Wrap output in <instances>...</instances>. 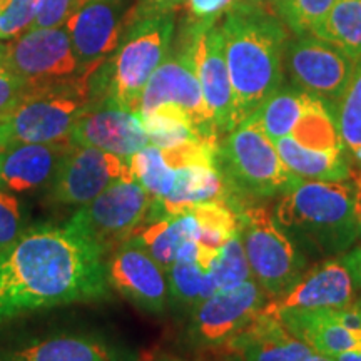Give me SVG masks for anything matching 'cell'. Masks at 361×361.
Listing matches in <instances>:
<instances>
[{"instance_id":"43","label":"cell","mask_w":361,"mask_h":361,"mask_svg":"<svg viewBox=\"0 0 361 361\" xmlns=\"http://www.w3.org/2000/svg\"><path fill=\"white\" fill-rule=\"evenodd\" d=\"M333 361H361V350H353L346 351V353H341L335 356V358H329Z\"/></svg>"},{"instance_id":"40","label":"cell","mask_w":361,"mask_h":361,"mask_svg":"<svg viewBox=\"0 0 361 361\" xmlns=\"http://www.w3.org/2000/svg\"><path fill=\"white\" fill-rule=\"evenodd\" d=\"M24 80L17 78L13 72L0 64V116H4L16 106L22 92H24Z\"/></svg>"},{"instance_id":"17","label":"cell","mask_w":361,"mask_h":361,"mask_svg":"<svg viewBox=\"0 0 361 361\" xmlns=\"http://www.w3.org/2000/svg\"><path fill=\"white\" fill-rule=\"evenodd\" d=\"M111 288L139 310L159 316L166 311L169 288L166 271L152 258L137 236L126 239L107 258Z\"/></svg>"},{"instance_id":"33","label":"cell","mask_w":361,"mask_h":361,"mask_svg":"<svg viewBox=\"0 0 361 361\" xmlns=\"http://www.w3.org/2000/svg\"><path fill=\"white\" fill-rule=\"evenodd\" d=\"M335 2L336 0H268L271 11L298 35L311 32Z\"/></svg>"},{"instance_id":"30","label":"cell","mask_w":361,"mask_h":361,"mask_svg":"<svg viewBox=\"0 0 361 361\" xmlns=\"http://www.w3.org/2000/svg\"><path fill=\"white\" fill-rule=\"evenodd\" d=\"M200 224L201 246L219 251L229 239L239 233V219L233 206L226 201H209L194 206L191 209Z\"/></svg>"},{"instance_id":"2","label":"cell","mask_w":361,"mask_h":361,"mask_svg":"<svg viewBox=\"0 0 361 361\" xmlns=\"http://www.w3.org/2000/svg\"><path fill=\"white\" fill-rule=\"evenodd\" d=\"M219 27L239 124L281 87L286 25L263 2H250L226 13Z\"/></svg>"},{"instance_id":"37","label":"cell","mask_w":361,"mask_h":361,"mask_svg":"<svg viewBox=\"0 0 361 361\" xmlns=\"http://www.w3.org/2000/svg\"><path fill=\"white\" fill-rule=\"evenodd\" d=\"M25 229L20 201L12 192L0 189V251L17 241Z\"/></svg>"},{"instance_id":"11","label":"cell","mask_w":361,"mask_h":361,"mask_svg":"<svg viewBox=\"0 0 361 361\" xmlns=\"http://www.w3.org/2000/svg\"><path fill=\"white\" fill-rule=\"evenodd\" d=\"M0 361H139L137 355L97 329H52L0 343Z\"/></svg>"},{"instance_id":"16","label":"cell","mask_w":361,"mask_h":361,"mask_svg":"<svg viewBox=\"0 0 361 361\" xmlns=\"http://www.w3.org/2000/svg\"><path fill=\"white\" fill-rule=\"evenodd\" d=\"M69 141L74 146L111 152L124 161L149 144L139 112L124 109L106 97L90 99L72 126Z\"/></svg>"},{"instance_id":"24","label":"cell","mask_w":361,"mask_h":361,"mask_svg":"<svg viewBox=\"0 0 361 361\" xmlns=\"http://www.w3.org/2000/svg\"><path fill=\"white\" fill-rule=\"evenodd\" d=\"M288 171L305 180L336 183L350 178L345 149H314L301 146L291 135L273 141Z\"/></svg>"},{"instance_id":"28","label":"cell","mask_w":361,"mask_h":361,"mask_svg":"<svg viewBox=\"0 0 361 361\" xmlns=\"http://www.w3.org/2000/svg\"><path fill=\"white\" fill-rule=\"evenodd\" d=\"M139 116L149 144L159 149L176 147L192 141H207L196 129L191 117L173 104H162L156 109Z\"/></svg>"},{"instance_id":"14","label":"cell","mask_w":361,"mask_h":361,"mask_svg":"<svg viewBox=\"0 0 361 361\" xmlns=\"http://www.w3.org/2000/svg\"><path fill=\"white\" fill-rule=\"evenodd\" d=\"M133 178L128 161L96 147L67 149L49 184V201L61 206H85L116 180Z\"/></svg>"},{"instance_id":"20","label":"cell","mask_w":361,"mask_h":361,"mask_svg":"<svg viewBox=\"0 0 361 361\" xmlns=\"http://www.w3.org/2000/svg\"><path fill=\"white\" fill-rule=\"evenodd\" d=\"M71 141L0 147V189L29 192L49 188Z\"/></svg>"},{"instance_id":"6","label":"cell","mask_w":361,"mask_h":361,"mask_svg":"<svg viewBox=\"0 0 361 361\" xmlns=\"http://www.w3.org/2000/svg\"><path fill=\"white\" fill-rule=\"evenodd\" d=\"M219 168L233 188L258 197L284 194L300 180L255 117L239 123L219 144Z\"/></svg>"},{"instance_id":"5","label":"cell","mask_w":361,"mask_h":361,"mask_svg":"<svg viewBox=\"0 0 361 361\" xmlns=\"http://www.w3.org/2000/svg\"><path fill=\"white\" fill-rule=\"evenodd\" d=\"M94 72L59 82L25 85L16 106L0 116V147L69 141L72 126L92 99Z\"/></svg>"},{"instance_id":"12","label":"cell","mask_w":361,"mask_h":361,"mask_svg":"<svg viewBox=\"0 0 361 361\" xmlns=\"http://www.w3.org/2000/svg\"><path fill=\"white\" fill-rule=\"evenodd\" d=\"M266 303V293L255 279L221 290L194 306L186 340L194 348L228 346Z\"/></svg>"},{"instance_id":"29","label":"cell","mask_w":361,"mask_h":361,"mask_svg":"<svg viewBox=\"0 0 361 361\" xmlns=\"http://www.w3.org/2000/svg\"><path fill=\"white\" fill-rule=\"evenodd\" d=\"M290 135L306 147L345 149L336 126L335 112L318 97L311 99L310 106L306 107L305 114Z\"/></svg>"},{"instance_id":"8","label":"cell","mask_w":361,"mask_h":361,"mask_svg":"<svg viewBox=\"0 0 361 361\" xmlns=\"http://www.w3.org/2000/svg\"><path fill=\"white\" fill-rule=\"evenodd\" d=\"M152 197L134 178L116 180L72 216L69 223L109 255L147 221Z\"/></svg>"},{"instance_id":"27","label":"cell","mask_w":361,"mask_h":361,"mask_svg":"<svg viewBox=\"0 0 361 361\" xmlns=\"http://www.w3.org/2000/svg\"><path fill=\"white\" fill-rule=\"evenodd\" d=\"M311 99L313 96L298 87H279L251 117H255L271 141H278L293 133L306 107L310 106Z\"/></svg>"},{"instance_id":"41","label":"cell","mask_w":361,"mask_h":361,"mask_svg":"<svg viewBox=\"0 0 361 361\" xmlns=\"http://www.w3.org/2000/svg\"><path fill=\"white\" fill-rule=\"evenodd\" d=\"M188 4V0H137L133 7V22L156 13H171Z\"/></svg>"},{"instance_id":"10","label":"cell","mask_w":361,"mask_h":361,"mask_svg":"<svg viewBox=\"0 0 361 361\" xmlns=\"http://www.w3.org/2000/svg\"><path fill=\"white\" fill-rule=\"evenodd\" d=\"M0 64L25 85L59 82L87 72L75 56L69 32L61 25L29 29L0 44Z\"/></svg>"},{"instance_id":"39","label":"cell","mask_w":361,"mask_h":361,"mask_svg":"<svg viewBox=\"0 0 361 361\" xmlns=\"http://www.w3.org/2000/svg\"><path fill=\"white\" fill-rule=\"evenodd\" d=\"M74 4L75 0H40L37 16H35L30 29L62 25L69 17Z\"/></svg>"},{"instance_id":"34","label":"cell","mask_w":361,"mask_h":361,"mask_svg":"<svg viewBox=\"0 0 361 361\" xmlns=\"http://www.w3.org/2000/svg\"><path fill=\"white\" fill-rule=\"evenodd\" d=\"M209 271L219 291L229 290V288H234L238 284L252 279L250 263H247L239 233L221 247L218 258H216Z\"/></svg>"},{"instance_id":"7","label":"cell","mask_w":361,"mask_h":361,"mask_svg":"<svg viewBox=\"0 0 361 361\" xmlns=\"http://www.w3.org/2000/svg\"><path fill=\"white\" fill-rule=\"evenodd\" d=\"M239 238L245 247L255 281L266 296L276 298L288 291L306 269V255L283 231L264 207L251 206L239 211Z\"/></svg>"},{"instance_id":"31","label":"cell","mask_w":361,"mask_h":361,"mask_svg":"<svg viewBox=\"0 0 361 361\" xmlns=\"http://www.w3.org/2000/svg\"><path fill=\"white\" fill-rule=\"evenodd\" d=\"M133 178L151 194L152 201H159L174 186L176 169L166 162L162 149L147 144L128 161Z\"/></svg>"},{"instance_id":"21","label":"cell","mask_w":361,"mask_h":361,"mask_svg":"<svg viewBox=\"0 0 361 361\" xmlns=\"http://www.w3.org/2000/svg\"><path fill=\"white\" fill-rule=\"evenodd\" d=\"M228 186L218 161L196 162L176 169L174 186L166 197L152 201L147 221L188 213L194 206L209 201H228Z\"/></svg>"},{"instance_id":"42","label":"cell","mask_w":361,"mask_h":361,"mask_svg":"<svg viewBox=\"0 0 361 361\" xmlns=\"http://www.w3.org/2000/svg\"><path fill=\"white\" fill-rule=\"evenodd\" d=\"M340 259L346 266V269H348L355 288L361 291V246H356L353 250L343 252Z\"/></svg>"},{"instance_id":"15","label":"cell","mask_w":361,"mask_h":361,"mask_svg":"<svg viewBox=\"0 0 361 361\" xmlns=\"http://www.w3.org/2000/svg\"><path fill=\"white\" fill-rule=\"evenodd\" d=\"M284 54L296 87L322 99L329 107L345 96L358 64L331 44L306 34L288 45Z\"/></svg>"},{"instance_id":"22","label":"cell","mask_w":361,"mask_h":361,"mask_svg":"<svg viewBox=\"0 0 361 361\" xmlns=\"http://www.w3.org/2000/svg\"><path fill=\"white\" fill-rule=\"evenodd\" d=\"M228 346L241 361H313L318 355L278 318L261 311Z\"/></svg>"},{"instance_id":"46","label":"cell","mask_w":361,"mask_h":361,"mask_svg":"<svg viewBox=\"0 0 361 361\" xmlns=\"http://www.w3.org/2000/svg\"><path fill=\"white\" fill-rule=\"evenodd\" d=\"M313 361H333V360H329V358H326V356H323V355H316Z\"/></svg>"},{"instance_id":"18","label":"cell","mask_w":361,"mask_h":361,"mask_svg":"<svg viewBox=\"0 0 361 361\" xmlns=\"http://www.w3.org/2000/svg\"><path fill=\"white\" fill-rule=\"evenodd\" d=\"M189 30H191L194 66H196L202 97L213 117L218 134H228L236 128L238 123L233 85L224 57L223 32L218 22L214 24L192 22Z\"/></svg>"},{"instance_id":"23","label":"cell","mask_w":361,"mask_h":361,"mask_svg":"<svg viewBox=\"0 0 361 361\" xmlns=\"http://www.w3.org/2000/svg\"><path fill=\"white\" fill-rule=\"evenodd\" d=\"M276 318L293 335L326 358H335L346 351L361 350V338L343 326L338 319L336 310L286 311Z\"/></svg>"},{"instance_id":"9","label":"cell","mask_w":361,"mask_h":361,"mask_svg":"<svg viewBox=\"0 0 361 361\" xmlns=\"http://www.w3.org/2000/svg\"><path fill=\"white\" fill-rule=\"evenodd\" d=\"M162 104H173L191 117L196 129L207 141H218V130L207 109L192 54V37L189 27L183 30L180 42L174 52L151 75L142 90L139 114L156 109Z\"/></svg>"},{"instance_id":"44","label":"cell","mask_w":361,"mask_h":361,"mask_svg":"<svg viewBox=\"0 0 361 361\" xmlns=\"http://www.w3.org/2000/svg\"><path fill=\"white\" fill-rule=\"evenodd\" d=\"M152 361H184V360L178 358V356H173V355H159V356H156Z\"/></svg>"},{"instance_id":"32","label":"cell","mask_w":361,"mask_h":361,"mask_svg":"<svg viewBox=\"0 0 361 361\" xmlns=\"http://www.w3.org/2000/svg\"><path fill=\"white\" fill-rule=\"evenodd\" d=\"M335 119L345 152L361 166V62L355 67L345 96L336 104Z\"/></svg>"},{"instance_id":"47","label":"cell","mask_w":361,"mask_h":361,"mask_svg":"<svg viewBox=\"0 0 361 361\" xmlns=\"http://www.w3.org/2000/svg\"><path fill=\"white\" fill-rule=\"evenodd\" d=\"M358 305H360V306H361V300H360V301H358Z\"/></svg>"},{"instance_id":"4","label":"cell","mask_w":361,"mask_h":361,"mask_svg":"<svg viewBox=\"0 0 361 361\" xmlns=\"http://www.w3.org/2000/svg\"><path fill=\"white\" fill-rule=\"evenodd\" d=\"M174 35V12L156 13L128 27L114 56L90 78V97H106L124 109L139 112L142 90L164 59Z\"/></svg>"},{"instance_id":"3","label":"cell","mask_w":361,"mask_h":361,"mask_svg":"<svg viewBox=\"0 0 361 361\" xmlns=\"http://www.w3.org/2000/svg\"><path fill=\"white\" fill-rule=\"evenodd\" d=\"M274 219L301 251L343 255L361 236L356 188L348 180L300 179L283 194Z\"/></svg>"},{"instance_id":"26","label":"cell","mask_w":361,"mask_h":361,"mask_svg":"<svg viewBox=\"0 0 361 361\" xmlns=\"http://www.w3.org/2000/svg\"><path fill=\"white\" fill-rule=\"evenodd\" d=\"M310 34L361 62V0H336Z\"/></svg>"},{"instance_id":"35","label":"cell","mask_w":361,"mask_h":361,"mask_svg":"<svg viewBox=\"0 0 361 361\" xmlns=\"http://www.w3.org/2000/svg\"><path fill=\"white\" fill-rule=\"evenodd\" d=\"M207 271L196 261H176L166 271L169 298L179 306H196L202 301V286Z\"/></svg>"},{"instance_id":"45","label":"cell","mask_w":361,"mask_h":361,"mask_svg":"<svg viewBox=\"0 0 361 361\" xmlns=\"http://www.w3.org/2000/svg\"><path fill=\"white\" fill-rule=\"evenodd\" d=\"M356 213H358V221H360V233H361V197L356 196Z\"/></svg>"},{"instance_id":"38","label":"cell","mask_w":361,"mask_h":361,"mask_svg":"<svg viewBox=\"0 0 361 361\" xmlns=\"http://www.w3.org/2000/svg\"><path fill=\"white\" fill-rule=\"evenodd\" d=\"M250 2H263V0H188V8L192 22L196 24H214L233 8Z\"/></svg>"},{"instance_id":"36","label":"cell","mask_w":361,"mask_h":361,"mask_svg":"<svg viewBox=\"0 0 361 361\" xmlns=\"http://www.w3.org/2000/svg\"><path fill=\"white\" fill-rule=\"evenodd\" d=\"M40 0H0V40L13 39L30 29Z\"/></svg>"},{"instance_id":"1","label":"cell","mask_w":361,"mask_h":361,"mask_svg":"<svg viewBox=\"0 0 361 361\" xmlns=\"http://www.w3.org/2000/svg\"><path fill=\"white\" fill-rule=\"evenodd\" d=\"M109 296L107 256L71 223L35 224L0 251V326Z\"/></svg>"},{"instance_id":"19","label":"cell","mask_w":361,"mask_h":361,"mask_svg":"<svg viewBox=\"0 0 361 361\" xmlns=\"http://www.w3.org/2000/svg\"><path fill=\"white\" fill-rule=\"evenodd\" d=\"M356 288L341 259H326L305 271L288 291L264 303L261 313L274 316L298 310H338L355 303Z\"/></svg>"},{"instance_id":"25","label":"cell","mask_w":361,"mask_h":361,"mask_svg":"<svg viewBox=\"0 0 361 361\" xmlns=\"http://www.w3.org/2000/svg\"><path fill=\"white\" fill-rule=\"evenodd\" d=\"M137 238L162 269L168 271L176 263L180 246L189 241H197L200 224L191 211H188L152 221L142 229V233L137 234Z\"/></svg>"},{"instance_id":"13","label":"cell","mask_w":361,"mask_h":361,"mask_svg":"<svg viewBox=\"0 0 361 361\" xmlns=\"http://www.w3.org/2000/svg\"><path fill=\"white\" fill-rule=\"evenodd\" d=\"M133 0H75L66 19L84 71L97 69L116 51L133 24Z\"/></svg>"}]
</instances>
